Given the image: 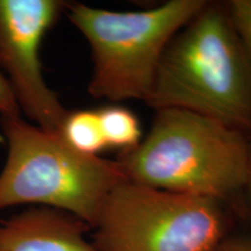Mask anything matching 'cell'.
<instances>
[{
	"instance_id": "obj_5",
	"label": "cell",
	"mask_w": 251,
	"mask_h": 251,
	"mask_svg": "<svg viewBox=\"0 0 251 251\" xmlns=\"http://www.w3.org/2000/svg\"><path fill=\"white\" fill-rule=\"evenodd\" d=\"M224 203L124 180L93 229L100 251H214L228 236Z\"/></svg>"
},
{
	"instance_id": "obj_12",
	"label": "cell",
	"mask_w": 251,
	"mask_h": 251,
	"mask_svg": "<svg viewBox=\"0 0 251 251\" xmlns=\"http://www.w3.org/2000/svg\"><path fill=\"white\" fill-rule=\"evenodd\" d=\"M214 251H251V236H227Z\"/></svg>"
},
{
	"instance_id": "obj_7",
	"label": "cell",
	"mask_w": 251,
	"mask_h": 251,
	"mask_svg": "<svg viewBox=\"0 0 251 251\" xmlns=\"http://www.w3.org/2000/svg\"><path fill=\"white\" fill-rule=\"evenodd\" d=\"M89 225L69 213L33 207L0 221V251H100Z\"/></svg>"
},
{
	"instance_id": "obj_13",
	"label": "cell",
	"mask_w": 251,
	"mask_h": 251,
	"mask_svg": "<svg viewBox=\"0 0 251 251\" xmlns=\"http://www.w3.org/2000/svg\"><path fill=\"white\" fill-rule=\"evenodd\" d=\"M243 196L246 199V212L251 222V130L249 133V169H248V179Z\"/></svg>"
},
{
	"instance_id": "obj_9",
	"label": "cell",
	"mask_w": 251,
	"mask_h": 251,
	"mask_svg": "<svg viewBox=\"0 0 251 251\" xmlns=\"http://www.w3.org/2000/svg\"><path fill=\"white\" fill-rule=\"evenodd\" d=\"M98 115L107 148L127 151L135 148L142 140V131L136 115L124 106H106L99 109Z\"/></svg>"
},
{
	"instance_id": "obj_4",
	"label": "cell",
	"mask_w": 251,
	"mask_h": 251,
	"mask_svg": "<svg viewBox=\"0 0 251 251\" xmlns=\"http://www.w3.org/2000/svg\"><path fill=\"white\" fill-rule=\"evenodd\" d=\"M207 4L206 0H170L130 12L68 4L69 20L89 42L92 54L89 93L114 102L147 101L169 43Z\"/></svg>"
},
{
	"instance_id": "obj_1",
	"label": "cell",
	"mask_w": 251,
	"mask_h": 251,
	"mask_svg": "<svg viewBox=\"0 0 251 251\" xmlns=\"http://www.w3.org/2000/svg\"><path fill=\"white\" fill-rule=\"evenodd\" d=\"M117 163L130 183L224 203L243 196L249 134L199 113L157 109L147 136Z\"/></svg>"
},
{
	"instance_id": "obj_10",
	"label": "cell",
	"mask_w": 251,
	"mask_h": 251,
	"mask_svg": "<svg viewBox=\"0 0 251 251\" xmlns=\"http://www.w3.org/2000/svg\"><path fill=\"white\" fill-rule=\"evenodd\" d=\"M225 6L238 39L251 59V0H230Z\"/></svg>"
},
{
	"instance_id": "obj_8",
	"label": "cell",
	"mask_w": 251,
	"mask_h": 251,
	"mask_svg": "<svg viewBox=\"0 0 251 251\" xmlns=\"http://www.w3.org/2000/svg\"><path fill=\"white\" fill-rule=\"evenodd\" d=\"M58 134L70 148L85 156H99L106 149L98 111H68Z\"/></svg>"
},
{
	"instance_id": "obj_11",
	"label": "cell",
	"mask_w": 251,
	"mask_h": 251,
	"mask_svg": "<svg viewBox=\"0 0 251 251\" xmlns=\"http://www.w3.org/2000/svg\"><path fill=\"white\" fill-rule=\"evenodd\" d=\"M20 113L11 86L0 71V117H18Z\"/></svg>"
},
{
	"instance_id": "obj_3",
	"label": "cell",
	"mask_w": 251,
	"mask_h": 251,
	"mask_svg": "<svg viewBox=\"0 0 251 251\" xmlns=\"http://www.w3.org/2000/svg\"><path fill=\"white\" fill-rule=\"evenodd\" d=\"M7 156L0 172V211L48 207L76 216L91 229L109 192L126 180L117 161L85 156L18 117H1Z\"/></svg>"
},
{
	"instance_id": "obj_6",
	"label": "cell",
	"mask_w": 251,
	"mask_h": 251,
	"mask_svg": "<svg viewBox=\"0 0 251 251\" xmlns=\"http://www.w3.org/2000/svg\"><path fill=\"white\" fill-rule=\"evenodd\" d=\"M67 5L61 0H0V71L20 112L51 133L61 129L68 109L47 84L40 51Z\"/></svg>"
},
{
	"instance_id": "obj_2",
	"label": "cell",
	"mask_w": 251,
	"mask_h": 251,
	"mask_svg": "<svg viewBox=\"0 0 251 251\" xmlns=\"http://www.w3.org/2000/svg\"><path fill=\"white\" fill-rule=\"evenodd\" d=\"M147 103L251 130V59L225 5L208 2L163 54Z\"/></svg>"
}]
</instances>
